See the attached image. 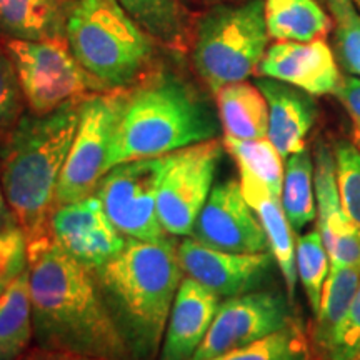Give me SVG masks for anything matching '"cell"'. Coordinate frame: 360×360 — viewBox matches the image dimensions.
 <instances>
[{
    "label": "cell",
    "mask_w": 360,
    "mask_h": 360,
    "mask_svg": "<svg viewBox=\"0 0 360 360\" xmlns=\"http://www.w3.org/2000/svg\"><path fill=\"white\" fill-rule=\"evenodd\" d=\"M124 89L92 92L80 102L79 125L62 169L56 209L96 193L107 174L112 132Z\"/></svg>",
    "instance_id": "8"
},
{
    "label": "cell",
    "mask_w": 360,
    "mask_h": 360,
    "mask_svg": "<svg viewBox=\"0 0 360 360\" xmlns=\"http://www.w3.org/2000/svg\"><path fill=\"white\" fill-rule=\"evenodd\" d=\"M269 35L278 42L323 40L330 20L315 0H265Z\"/></svg>",
    "instance_id": "21"
},
{
    "label": "cell",
    "mask_w": 360,
    "mask_h": 360,
    "mask_svg": "<svg viewBox=\"0 0 360 360\" xmlns=\"http://www.w3.org/2000/svg\"><path fill=\"white\" fill-rule=\"evenodd\" d=\"M354 4H355V7H357V11L360 12V0H354Z\"/></svg>",
    "instance_id": "39"
},
{
    "label": "cell",
    "mask_w": 360,
    "mask_h": 360,
    "mask_svg": "<svg viewBox=\"0 0 360 360\" xmlns=\"http://www.w3.org/2000/svg\"><path fill=\"white\" fill-rule=\"evenodd\" d=\"M222 142L225 150L237 162L238 174L259 180L274 197L281 199L285 165H283V157L267 137L255 139V141L224 137Z\"/></svg>",
    "instance_id": "27"
},
{
    "label": "cell",
    "mask_w": 360,
    "mask_h": 360,
    "mask_svg": "<svg viewBox=\"0 0 360 360\" xmlns=\"http://www.w3.org/2000/svg\"><path fill=\"white\" fill-rule=\"evenodd\" d=\"M327 360H359L360 359V283L344 322L323 354Z\"/></svg>",
    "instance_id": "34"
},
{
    "label": "cell",
    "mask_w": 360,
    "mask_h": 360,
    "mask_svg": "<svg viewBox=\"0 0 360 360\" xmlns=\"http://www.w3.org/2000/svg\"><path fill=\"white\" fill-rule=\"evenodd\" d=\"M64 37L77 62L105 89H125L142 75L154 42L119 0H69Z\"/></svg>",
    "instance_id": "5"
},
{
    "label": "cell",
    "mask_w": 360,
    "mask_h": 360,
    "mask_svg": "<svg viewBox=\"0 0 360 360\" xmlns=\"http://www.w3.org/2000/svg\"><path fill=\"white\" fill-rule=\"evenodd\" d=\"M314 191L319 207V232L328 252L332 244L354 229L344 207H342L339 184H337L335 155L328 147L321 146L317 148L314 169Z\"/></svg>",
    "instance_id": "23"
},
{
    "label": "cell",
    "mask_w": 360,
    "mask_h": 360,
    "mask_svg": "<svg viewBox=\"0 0 360 360\" xmlns=\"http://www.w3.org/2000/svg\"><path fill=\"white\" fill-rule=\"evenodd\" d=\"M257 70L262 77L282 80L310 96L335 94L342 80L334 53L323 40L274 44Z\"/></svg>",
    "instance_id": "15"
},
{
    "label": "cell",
    "mask_w": 360,
    "mask_h": 360,
    "mask_svg": "<svg viewBox=\"0 0 360 360\" xmlns=\"http://www.w3.org/2000/svg\"><path fill=\"white\" fill-rule=\"evenodd\" d=\"M209 360H309V344L299 322Z\"/></svg>",
    "instance_id": "28"
},
{
    "label": "cell",
    "mask_w": 360,
    "mask_h": 360,
    "mask_svg": "<svg viewBox=\"0 0 360 360\" xmlns=\"http://www.w3.org/2000/svg\"><path fill=\"white\" fill-rule=\"evenodd\" d=\"M328 252L323 244L319 229L297 238L295 265L297 277L302 282L309 305L314 315L319 314L322 300V290L328 276Z\"/></svg>",
    "instance_id": "29"
},
{
    "label": "cell",
    "mask_w": 360,
    "mask_h": 360,
    "mask_svg": "<svg viewBox=\"0 0 360 360\" xmlns=\"http://www.w3.org/2000/svg\"><path fill=\"white\" fill-rule=\"evenodd\" d=\"M84 98L67 102L44 115L24 114L0 142L4 193L27 242L52 233L58 180L77 130Z\"/></svg>",
    "instance_id": "2"
},
{
    "label": "cell",
    "mask_w": 360,
    "mask_h": 360,
    "mask_svg": "<svg viewBox=\"0 0 360 360\" xmlns=\"http://www.w3.org/2000/svg\"><path fill=\"white\" fill-rule=\"evenodd\" d=\"M255 85L269 105V134L283 160L305 148V139L317 119V105L305 90L270 77H260Z\"/></svg>",
    "instance_id": "17"
},
{
    "label": "cell",
    "mask_w": 360,
    "mask_h": 360,
    "mask_svg": "<svg viewBox=\"0 0 360 360\" xmlns=\"http://www.w3.org/2000/svg\"><path fill=\"white\" fill-rule=\"evenodd\" d=\"M64 22L60 0H0V32L8 39L64 37Z\"/></svg>",
    "instance_id": "20"
},
{
    "label": "cell",
    "mask_w": 360,
    "mask_h": 360,
    "mask_svg": "<svg viewBox=\"0 0 360 360\" xmlns=\"http://www.w3.org/2000/svg\"><path fill=\"white\" fill-rule=\"evenodd\" d=\"M51 231L57 245L90 272L117 257L129 240L112 224L96 193L57 207L51 219Z\"/></svg>",
    "instance_id": "13"
},
{
    "label": "cell",
    "mask_w": 360,
    "mask_h": 360,
    "mask_svg": "<svg viewBox=\"0 0 360 360\" xmlns=\"http://www.w3.org/2000/svg\"><path fill=\"white\" fill-rule=\"evenodd\" d=\"M37 347L105 360H132L96 276L69 257L52 233L27 242Z\"/></svg>",
    "instance_id": "1"
},
{
    "label": "cell",
    "mask_w": 360,
    "mask_h": 360,
    "mask_svg": "<svg viewBox=\"0 0 360 360\" xmlns=\"http://www.w3.org/2000/svg\"><path fill=\"white\" fill-rule=\"evenodd\" d=\"M27 267V237L22 229L17 227L0 233V300Z\"/></svg>",
    "instance_id": "33"
},
{
    "label": "cell",
    "mask_w": 360,
    "mask_h": 360,
    "mask_svg": "<svg viewBox=\"0 0 360 360\" xmlns=\"http://www.w3.org/2000/svg\"><path fill=\"white\" fill-rule=\"evenodd\" d=\"M22 94L15 67L6 47H0V137H6L24 115Z\"/></svg>",
    "instance_id": "32"
},
{
    "label": "cell",
    "mask_w": 360,
    "mask_h": 360,
    "mask_svg": "<svg viewBox=\"0 0 360 360\" xmlns=\"http://www.w3.org/2000/svg\"><path fill=\"white\" fill-rule=\"evenodd\" d=\"M177 252L187 277L227 299L259 290L277 264L270 250L232 254L207 247L192 237H186L177 244Z\"/></svg>",
    "instance_id": "14"
},
{
    "label": "cell",
    "mask_w": 360,
    "mask_h": 360,
    "mask_svg": "<svg viewBox=\"0 0 360 360\" xmlns=\"http://www.w3.org/2000/svg\"><path fill=\"white\" fill-rule=\"evenodd\" d=\"M103 299L132 360H157L184 274L177 244L129 238L125 249L96 272Z\"/></svg>",
    "instance_id": "3"
},
{
    "label": "cell",
    "mask_w": 360,
    "mask_h": 360,
    "mask_svg": "<svg viewBox=\"0 0 360 360\" xmlns=\"http://www.w3.org/2000/svg\"><path fill=\"white\" fill-rule=\"evenodd\" d=\"M167 154L115 165L103 175L96 195L112 224L125 237L143 242H165L170 236L157 215V195Z\"/></svg>",
    "instance_id": "9"
},
{
    "label": "cell",
    "mask_w": 360,
    "mask_h": 360,
    "mask_svg": "<svg viewBox=\"0 0 360 360\" xmlns=\"http://www.w3.org/2000/svg\"><path fill=\"white\" fill-rule=\"evenodd\" d=\"M326 4L334 20L342 65L360 77V12L354 0H326Z\"/></svg>",
    "instance_id": "30"
},
{
    "label": "cell",
    "mask_w": 360,
    "mask_h": 360,
    "mask_svg": "<svg viewBox=\"0 0 360 360\" xmlns=\"http://www.w3.org/2000/svg\"><path fill=\"white\" fill-rule=\"evenodd\" d=\"M224 137L238 141L265 139L269 134V105L255 84H229L215 92Z\"/></svg>",
    "instance_id": "19"
},
{
    "label": "cell",
    "mask_w": 360,
    "mask_h": 360,
    "mask_svg": "<svg viewBox=\"0 0 360 360\" xmlns=\"http://www.w3.org/2000/svg\"><path fill=\"white\" fill-rule=\"evenodd\" d=\"M219 120L193 85L170 72L152 75L132 90L124 89L107 169L217 139Z\"/></svg>",
    "instance_id": "4"
},
{
    "label": "cell",
    "mask_w": 360,
    "mask_h": 360,
    "mask_svg": "<svg viewBox=\"0 0 360 360\" xmlns=\"http://www.w3.org/2000/svg\"><path fill=\"white\" fill-rule=\"evenodd\" d=\"M245 200L257 214L262 224L265 236L269 240V249L276 259L287 287V297L292 302L297 285V265H295V244L294 229L287 219L281 199L274 197L264 184L259 180L240 175L238 179Z\"/></svg>",
    "instance_id": "18"
},
{
    "label": "cell",
    "mask_w": 360,
    "mask_h": 360,
    "mask_svg": "<svg viewBox=\"0 0 360 360\" xmlns=\"http://www.w3.org/2000/svg\"><path fill=\"white\" fill-rule=\"evenodd\" d=\"M328 259H330V269H360V232L357 229H350L337 238L328 249Z\"/></svg>",
    "instance_id": "35"
},
{
    "label": "cell",
    "mask_w": 360,
    "mask_h": 360,
    "mask_svg": "<svg viewBox=\"0 0 360 360\" xmlns=\"http://www.w3.org/2000/svg\"><path fill=\"white\" fill-rule=\"evenodd\" d=\"M192 238L232 254L269 252V240L238 180H225L210 192L192 231Z\"/></svg>",
    "instance_id": "12"
},
{
    "label": "cell",
    "mask_w": 360,
    "mask_h": 360,
    "mask_svg": "<svg viewBox=\"0 0 360 360\" xmlns=\"http://www.w3.org/2000/svg\"><path fill=\"white\" fill-rule=\"evenodd\" d=\"M334 155L342 207L360 232V150L352 143L342 142Z\"/></svg>",
    "instance_id": "31"
},
{
    "label": "cell",
    "mask_w": 360,
    "mask_h": 360,
    "mask_svg": "<svg viewBox=\"0 0 360 360\" xmlns=\"http://www.w3.org/2000/svg\"><path fill=\"white\" fill-rule=\"evenodd\" d=\"M130 19L154 40L184 47L187 42V15L179 0H119Z\"/></svg>",
    "instance_id": "25"
},
{
    "label": "cell",
    "mask_w": 360,
    "mask_h": 360,
    "mask_svg": "<svg viewBox=\"0 0 360 360\" xmlns=\"http://www.w3.org/2000/svg\"><path fill=\"white\" fill-rule=\"evenodd\" d=\"M281 202L294 232L302 231L317 215L314 200V164L307 148L287 159Z\"/></svg>",
    "instance_id": "26"
},
{
    "label": "cell",
    "mask_w": 360,
    "mask_h": 360,
    "mask_svg": "<svg viewBox=\"0 0 360 360\" xmlns=\"http://www.w3.org/2000/svg\"><path fill=\"white\" fill-rule=\"evenodd\" d=\"M360 283V269L357 267H340L330 269L323 283L322 300L315 327V344L321 347L323 354L330 347L332 340L339 330L340 323L347 315L350 304H352L355 292Z\"/></svg>",
    "instance_id": "24"
},
{
    "label": "cell",
    "mask_w": 360,
    "mask_h": 360,
    "mask_svg": "<svg viewBox=\"0 0 360 360\" xmlns=\"http://www.w3.org/2000/svg\"><path fill=\"white\" fill-rule=\"evenodd\" d=\"M32 339L34 327L27 267L0 300V360H19Z\"/></svg>",
    "instance_id": "22"
},
{
    "label": "cell",
    "mask_w": 360,
    "mask_h": 360,
    "mask_svg": "<svg viewBox=\"0 0 360 360\" xmlns=\"http://www.w3.org/2000/svg\"><path fill=\"white\" fill-rule=\"evenodd\" d=\"M19 360H105L98 357H90V355L74 354V352H60V350H47L37 347L32 352L24 354Z\"/></svg>",
    "instance_id": "37"
},
{
    "label": "cell",
    "mask_w": 360,
    "mask_h": 360,
    "mask_svg": "<svg viewBox=\"0 0 360 360\" xmlns=\"http://www.w3.org/2000/svg\"><path fill=\"white\" fill-rule=\"evenodd\" d=\"M335 96L340 98L349 115L352 117L355 137H357V142L360 143V77L347 75V77L342 79Z\"/></svg>",
    "instance_id": "36"
},
{
    "label": "cell",
    "mask_w": 360,
    "mask_h": 360,
    "mask_svg": "<svg viewBox=\"0 0 360 360\" xmlns=\"http://www.w3.org/2000/svg\"><path fill=\"white\" fill-rule=\"evenodd\" d=\"M269 37L264 0L212 8L197 25V74L214 94L229 84L244 82L259 69Z\"/></svg>",
    "instance_id": "6"
},
{
    "label": "cell",
    "mask_w": 360,
    "mask_h": 360,
    "mask_svg": "<svg viewBox=\"0 0 360 360\" xmlns=\"http://www.w3.org/2000/svg\"><path fill=\"white\" fill-rule=\"evenodd\" d=\"M289 297L254 290L220 302L212 326L192 360H209L267 337L294 322Z\"/></svg>",
    "instance_id": "11"
},
{
    "label": "cell",
    "mask_w": 360,
    "mask_h": 360,
    "mask_svg": "<svg viewBox=\"0 0 360 360\" xmlns=\"http://www.w3.org/2000/svg\"><path fill=\"white\" fill-rule=\"evenodd\" d=\"M17 227H19V224H17L15 215H13L11 207H8L6 193H4L2 179H0V233L12 231V229H17Z\"/></svg>",
    "instance_id": "38"
},
{
    "label": "cell",
    "mask_w": 360,
    "mask_h": 360,
    "mask_svg": "<svg viewBox=\"0 0 360 360\" xmlns=\"http://www.w3.org/2000/svg\"><path fill=\"white\" fill-rule=\"evenodd\" d=\"M224 148V142L212 139L167 154L157 195V215L169 236H192L195 220L214 188Z\"/></svg>",
    "instance_id": "10"
},
{
    "label": "cell",
    "mask_w": 360,
    "mask_h": 360,
    "mask_svg": "<svg viewBox=\"0 0 360 360\" xmlns=\"http://www.w3.org/2000/svg\"><path fill=\"white\" fill-rule=\"evenodd\" d=\"M219 305V295L184 276L170 310L159 360H192L212 326Z\"/></svg>",
    "instance_id": "16"
},
{
    "label": "cell",
    "mask_w": 360,
    "mask_h": 360,
    "mask_svg": "<svg viewBox=\"0 0 360 360\" xmlns=\"http://www.w3.org/2000/svg\"><path fill=\"white\" fill-rule=\"evenodd\" d=\"M6 51L12 58L22 94L32 114H49L67 102L109 90L84 70L65 37L8 39Z\"/></svg>",
    "instance_id": "7"
}]
</instances>
